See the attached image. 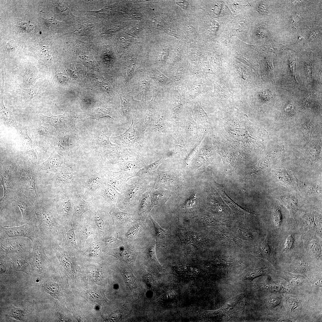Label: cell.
I'll return each instance as SVG.
<instances>
[{
	"mask_svg": "<svg viewBox=\"0 0 322 322\" xmlns=\"http://www.w3.org/2000/svg\"><path fill=\"white\" fill-rule=\"evenodd\" d=\"M63 231L65 232L64 234V241L66 245L68 244L74 249H77L75 234L72 227L69 228L66 231L64 229Z\"/></svg>",
	"mask_w": 322,
	"mask_h": 322,
	"instance_id": "cell-33",
	"label": "cell"
},
{
	"mask_svg": "<svg viewBox=\"0 0 322 322\" xmlns=\"http://www.w3.org/2000/svg\"><path fill=\"white\" fill-rule=\"evenodd\" d=\"M23 237L34 241L40 237L37 219L21 226L11 227L0 226V239L10 237Z\"/></svg>",
	"mask_w": 322,
	"mask_h": 322,
	"instance_id": "cell-7",
	"label": "cell"
},
{
	"mask_svg": "<svg viewBox=\"0 0 322 322\" xmlns=\"http://www.w3.org/2000/svg\"><path fill=\"white\" fill-rule=\"evenodd\" d=\"M138 214L140 216H145L153 207L147 191L140 197L138 204Z\"/></svg>",
	"mask_w": 322,
	"mask_h": 322,
	"instance_id": "cell-22",
	"label": "cell"
},
{
	"mask_svg": "<svg viewBox=\"0 0 322 322\" xmlns=\"http://www.w3.org/2000/svg\"><path fill=\"white\" fill-rule=\"evenodd\" d=\"M110 114L109 109L103 107H99L91 112L87 119H94L98 120L100 118L104 117H109L113 119L111 117Z\"/></svg>",
	"mask_w": 322,
	"mask_h": 322,
	"instance_id": "cell-30",
	"label": "cell"
},
{
	"mask_svg": "<svg viewBox=\"0 0 322 322\" xmlns=\"http://www.w3.org/2000/svg\"><path fill=\"white\" fill-rule=\"evenodd\" d=\"M113 138L116 143L123 147H130L133 145L138 140V134L134 129L133 120L131 126L125 132Z\"/></svg>",
	"mask_w": 322,
	"mask_h": 322,
	"instance_id": "cell-18",
	"label": "cell"
},
{
	"mask_svg": "<svg viewBox=\"0 0 322 322\" xmlns=\"http://www.w3.org/2000/svg\"><path fill=\"white\" fill-rule=\"evenodd\" d=\"M121 101V114L127 119H129L133 112V104L135 100L130 94L118 91Z\"/></svg>",
	"mask_w": 322,
	"mask_h": 322,
	"instance_id": "cell-20",
	"label": "cell"
},
{
	"mask_svg": "<svg viewBox=\"0 0 322 322\" xmlns=\"http://www.w3.org/2000/svg\"><path fill=\"white\" fill-rule=\"evenodd\" d=\"M0 116L4 121L16 128L14 117L11 112L5 106L2 98L0 100Z\"/></svg>",
	"mask_w": 322,
	"mask_h": 322,
	"instance_id": "cell-28",
	"label": "cell"
},
{
	"mask_svg": "<svg viewBox=\"0 0 322 322\" xmlns=\"http://www.w3.org/2000/svg\"><path fill=\"white\" fill-rule=\"evenodd\" d=\"M92 216L94 221L97 227L100 230L105 229V224L103 218L98 211H93Z\"/></svg>",
	"mask_w": 322,
	"mask_h": 322,
	"instance_id": "cell-38",
	"label": "cell"
},
{
	"mask_svg": "<svg viewBox=\"0 0 322 322\" xmlns=\"http://www.w3.org/2000/svg\"><path fill=\"white\" fill-rule=\"evenodd\" d=\"M140 227L138 225H135L130 228L126 234V236L128 238L134 236L138 232Z\"/></svg>",
	"mask_w": 322,
	"mask_h": 322,
	"instance_id": "cell-47",
	"label": "cell"
},
{
	"mask_svg": "<svg viewBox=\"0 0 322 322\" xmlns=\"http://www.w3.org/2000/svg\"><path fill=\"white\" fill-rule=\"evenodd\" d=\"M295 44L287 45L280 44L275 45L273 48L275 50V54L280 51L284 49H289L295 52Z\"/></svg>",
	"mask_w": 322,
	"mask_h": 322,
	"instance_id": "cell-43",
	"label": "cell"
},
{
	"mask_svg": "<svg viewBox=\"0 0 322 322\" xmlns=\"http://www.w3.org/2000/svg\"><path fill=\"white\" fill-rule=\"evenodd\" d=\"M151 77L160 86L166 85L172 82L161 73L157 70H153L150 73Z\"/></svg>",
	"mask_w": 322,
	"mask_h": 322,
	"instance_id": "cell-34",
	"label": "cell"
},
{
	"mask_svg": "<svg viewBox=\"0 0 322 322\" xmlns=\"http://www.w3.org/2000/svg\"><path fill=\"white\" fill-rule=\"evenodd\" d=\"M116 238L114 236H111L106 238L105 241L107 243H111L116 241Z\"/></svg>",
	"mask_w": 322,
	"mask_h": 322,
	"instance_id": "cell-54",
	"label": "cell"
},
{
	"mask_svg": "<svg viewBox=\"0 0 322 322\" xmlns=\"http://www.w3.org/2000/svg\"><path fill=\"white\" fill-rule=\"evenodd\" d=\"M41 89L39 85H36L32 87L23 89L21 94V100L23 106H25L39 93Z\"/></svg>",
	"mask_w": 322,
	"mask_h": 322,
	"instance_id": "cell-25",
	"label": "cell"
},
{
	"mask_svg": "<svg viewBox=\"0 0 322 322\" xmlns=\"http://www.w3.org/2000/svg\"><path fill=\"white\" fill-rule=\"evenodd\" d=\"M273 217L275 225L277 227H280L282 223L283 217L279 208L275 209Z\"/></svg>",
	"mask_w": 322,
	"mask_h": 322,
	"instance_id": "cell-41",
	"label": "cell"
},
{
	"mask_svg": "<svg viewBox=\"0 0 322 322\" xmlns=\"http://www.w3.org/2000/svg\"><path fill=\"white\" fill-rule=\"evenodd\" d=\"M150 181L147 178L139 177L133 184H127L122 192L119 193L117 205L125 209L137 205L142 195L151 187L149 185Z\"/></svg>",
	"mask_w": 322,
	"mask_h": 322,
	"instance_id": "cell-5",
	"label": "cell"
},
{
	"mask_svg": "<svg viewBox=\"0 0 322 322\" xmlns=\"http://www.w3.org/2000/svg\"><path fill=\"white\" fill-rule=\"evenodd\" d=\"M304 1H292V4L294 6H296L300 4L303 3L304 2Z\"/></svg>",
	"mask_w": 322,
	"mask_h": 322,
	"instance_id": "cell-56",
	"label": "cell"
},
{
	"mask_svg": "<svg viewBox=\"0 0 322 322\" xmlns=\"http://www.w3.org/2000/svg\"><path fill=\"white\" fill-rule=\"evenodd\" d=\"M106 168L98 167L93 170L81 171L76 189L86 201H92L99 196L104 184L106 183Z\"/></svg>",
	"mask_w": 322,
	"mask_h": 322,
	"instance_id": "cell-4",
	"label": "cell"
},
{
	"mask_svg": "<svg viewBox=\"0 0 322 322\" xmlns=\"http://www.w3.org/2000/svg\"><path fill=\"white\" fill-rule=\"evenodd\" d=\"M305 127H304V135H306V139H308V138H309V136H310L311 134L312 131V129H313V126H306Z\"/></svg>",
	"mask_w": 322,
	"mask_h": 322,
	"instance_id": "cell-51",
	"label": "cell"
},
{
	"mask_svg": "<svg viewBox=\"0 0 322 322\" xmlns=\"http://www.w3.org/2000/svg\"><path fill=\"white\" fill-rule=\"evenodd\" d=\"M93 230L92 227L89 223H86L83 225L80 230V237L81 244H84L88 237L92 234Z\"/></svg>",
	"mask_w": 322,
	"mask_h": 322,
	"instance_id": "cell-36",
	"label": "cell"
},
{
	"mask_svg": "<svg viewBox=\"0 0 322 322\" xmlns=\"http://www.w3.org/2000/svg\"><path fill=\"white\" fill-rule=\"evenodd\" d=\"M249 47L258 51L270 52H273L275 54V49L271 46L268 45L257 46L249 45Z\"/></svg>",
	"mask_w": 322,
	"mask_h": 322,
	"instance_id": "cell-42",
	"label": "cell"
},
{
	"mask_svg": "<svg viewBox=\"0 0 322 322\" xmlns=\"http://www.w3.org/2000/svg\"><path fill=\"white\" fill-rule=\"evenodd\" d=\"M109 214L114 222L124 223L131 222L133 219L131 214L121 211L115 207L112 209Z\"/></svg>",
	"mask_w": 322,
	"mask_h": 322,
	"instance_id": "cell-26",
	"label": "cell"
},
{
	"mask_svg": "<svg viewBox=\"0 0 322 322\" xmlns=\"http://www.w3.org/2000/svg\"><path fill=\"white\" fill-rule=\"evenodd\" d=\"M19 160L17 163L21 176V193L35 204L40 197L36 188L35 169L30 166L24 160Z\"/></svg>",
	"mask_w": 322,
	"mask_h": 322,
	"instance_id": "cell-6",
	"label": "cell"
},
{
	"mask_svg": "<svg viewBox=\"0 0 322 322\" xmlns=\"http://www.w3.org/2000/svg\"><path fill=\"white\" fill-rule=\"evenodd\" d=\"M10 314L11 316L13 318L19 321H22L24 318L25 312L21 309L13 306L10 309Z\"/></svg>",
	"mask_w": 322,
	"mask_h": 322,
	"instance_id": "cell-37",
	"label": "cell"
},
{
	"mask_svg": "<svg viewBox=\"0 0 322 322\" xmlns=\"http://www.w3.org/2000/svg\"><path fill=\"white\" fill-rule=\"evenodd\" d=\"M71 191H59L53 197L56 210L63 224H66L72 218Z\"/></svg>",
	"mask_w": 322,
	"mask_h": 322,
	"instance_id": "cell-8",
	"label": "cell"
},
{
	"mask_svg": "<svg viewBox=\"0 0 322 322\" xmlns=\"http://www.w3.org/2000/svg\"><path fill=\"white\" fill-rule=\"evenodd\" d=\"M245 295L242 294L228 300L220 310L222 319L227 321L231 318L241 316L246 303Z\"/></svg>",
	"mask_w": 322,
	"mask_h": 322,
	"instance_id": "cell-11",
	"label": "cell"
},
{
	"mask_svg": "<svg viewBox=\"0 0 322 322\" xmlns=\"http://www.w3.org/2000/svg\"><path fill=\"white\" fill-rule=\"evenodd\" d=\"M37 116L44 122L51 125L58 130L69 132L75 130L76 129L75 122L66 113L56 116L51 114L50 117L43 114Z\"/></svg>",
	"mask_w": 322,
	"mask_h": 322,
	"instance_id": "cell-12",
	"label": "cell"
},
{
	"mask_svg": "<svg viewBox=\"0 0 322 322\" xmlns=\"http://www.w3.org/2000/svg\"><path fill=\"white\" fill-rule=\"evenodd\" d=\"M147 191L153 207L155 205L162 206L171 195L169 191L162 187L152 188L151 187Z\"/></svg>",
	"mask_w": 322,
	"mask_h": 322,
	"instance_id": "cell-19",
	"label": "cell"
},
{
	"mask_svg": "<svg viewBox=\"0 0 322 322\" xmlns=\"http://www.w3.org/2000/svg\"><path fill=\"white\" fill-rule=\"evenodd\" d=\"M100 247L97 242L93 243L87 250L86 253L89 256H97L101 253Z\"/></svg>",
	"mask_w": 322,
	"mask_h": 322,
	"instance_id": "cell-39",
	"label": "cell"
},
{
	"mask_svg": "<svg viewBox=\"0 0 322 322\" xmlns=\"http://www.w3.org/2000/svg\"><path fill=\"white\" fill-rule=\"evenodd\" d=\"M55 151L44 162L37 166L36 174L55 173L64 162V158Z\"/></svg>",
	"mask_w": 322,
	"mask_h": 322,
	"instance_id": "cell-14",
	"label": "cell"
},
{
	"mask_svg": "<svg viewBox=\"0 0 322 322\" xmlns=\"http://www.w3.org/2000/svg\"><path fill=\"white\" fill-rule=\"evenodd\" d=\"M1 185L4 194L0 199V214L11 203L15 202L21 192V176L19 166L11 161H6L1 165Z\"/></svg>",
	"mask_w": 322,
	"mask_h": 322,
	"instance_id": "cell-2",
	"label": "cell"
},
{
	"mask_svg": "<svg viewBox=\"0 0 322 322\" xmlns=\"http://www.w3.org/2000/svg\"><path fill=\"white\" fill-rule=\"evenodd\" d=\"M71 194L73 208L72 218L76 220H80L85 212L90 209L91 202L84 200L76 189L72 191Z\"/></svg>",
	"mask_w": 322,
	"mask_h": 322,
	"instance_id": "cell-15",
	"label": "cell"
},
{
	"mask_svg": "<svg viewBox=\"0 0 322 322\" xmlns=\"http://www.w3.org/2000/svg\"><path fill=\"white\" fill-rule=\"evenodd\" d=\"M0 254L5 255L9 253L31 252L33 245L30 239L23 237L0 239Z\"/></svg>",
	"mask_w": 322,
	"mask_h": 322,
	"instance_id": "cell-9",
	"label": "cell"
},
{
	"mask_svg": "<svg viewBox=\"0 0 322 322\" xmlns=\"http://www.w3.org/2000/svg\"><path fill=\"white\" fill-rule=\"evenodd\" d=\"M38 132L41 135L46 136L49 135L50 132L49 129L46 127L40 126L38 129Z\"/></svg>",
	"mask_w": 322,
	"mask_h": 322,
	"instance_id": "cell-49",
	"label": "cell"
},
{
	"mask_svg": "<svg viewBox=\"0 0 322 322\" xmlns=\"http://www.w3.org/2000/svg\"><path fill=\"white\" fill-rule=\"evenodd\" d=\"M106 171L107 176L106 183L112 186L118 193H121L129 179V177L121 171L113 172L106 168Z\"/></svg>",
	"mask_w": 322,
	"mask_h": 322,
	"instance_id": "cell-17",
	"label": "cell"
},
{
	"mask_svg": "<svg viewBox=\"0 0 322 322\" xmlns=\"http://www.w3.org/2000/svg\"><path fill=\"white\" fill-rule=\"evenodd\" d=\"M15 202L18 207L22 214L21 224H24L36 219L35 204L21 193Z\"/></svg>",
	"mask_w": 322,
	"mask_h": 322,
	"instance_id": "cell-13",
	"label": "cell"
},
{
	"mask_svg": "<svg viewBox=\"0 0 322 322\" xmlns=\"http://www.w3.org/2000/svg\"><path fill=\"white\" fill-rule=\"evenodd\" d=\"M30 252H23L9 253V258L14 269L27 273L31 270L30 254Z\"/></svg>",
	"mask_w": 322,
	"mask_h": 322,
	"instance_id": "cell-16",
	"label": "cell"
},
{
	"mask_svg": "<svg viewBox=\"0 0 322 322\" xmlns=\"http://www.w3.org/2000/svg\"><path fill=\"white\" fill-rule=\"evenodd\" d=\"M37 73L34 69L27 68L22 76L24 86L29 87L33 85L38 78Z\"/></svg>",
	"mask_w": 322,
	"mask_h": 322,
	"instance_id": "cell-31",
	"label": "cell"
},
{
	"mask_svg": "<svg viewBox=\"0 0 322 322\" xmlns=\"http://www.w3.org/2000/svg\"><path fill=\"white\" fill-rule=\"evenodd\" d=\"M295 61H292L290 62L289 65V72L290 76L292 78V79L295 83H297L296 81L295 76Z\"/></svg>",
	"mask_w": 322,
	"mask_h": 322,
	"instance_id": "cell-44",
	"label": "cell"
},
{
	"mask_svg": "<svg viewBox=\"0 0 322 322\" xmlns=\"http://www.w3.org/2000/svg\"><path fill=\"white\" fill-rule=\"evenodd\" d=\"M300 18L299 15L297 14L291 19L290 24L294 28H296V25L299 21Z\"/></svg>",
	"mask_w": 322,
	"mask_h": 322,
	"instance_id": "cell-52",
	"label": "cell"
},
{
	"mask_svg": "<svg viewBox=\"0 0 322 322\" xmlns=\"http://www.w3.org/2000/svg\"><path fill=\"white\" fill-rule=\"evenodd\" d=\"M63 164L55 173L45 174L36 181V182H42L49 186L53 196L60 190L76 189L78 184L81 171L77 170L74 165Z\"/></svg>",
	"mask_w": 322,
	"mask_h": 322,
	"instance_id": "cell-3",
	"label": "cell"
},
{
	"mask_svg": "<svg viewBox=\"0 0 322 322\" xmlns=\"http://www.w3.org/2000/svg\"><path fill=\"white\" fill-rule=\"evenodd\" d=\"M136 82L137 89L142 96L143 101L145 102L149 91L150 83L145 80L144 73L143 72H139L137 74Z\"/></svg>",
	"mask_w": 322,
	"mask_h": 322,
	"instance_id": "cell-23",
	"label": "cell"
},
{
	"mask_svg": "<svg viewBox=\"0 0 322 322\" xmlns=\"http://www.w3.org/2000/svg\"><path fill=\"white\" fill-rule=\"evenodd\" d=\"M316 239L312 240L310 243V248L313 252L315 253L321 252V248L319 243Z\"/></svg>",
	"mask_w": 322,
	"mask_h": 322,
	"instance_id": "cell-45",
	"label": "cell"
},
{
	"mask_svg": "<svg viewBox=\"0 0 322 322\" xmlns=\"http://www.w3.org/2000/svg\"><path fill=\"white\" fill-rule=\"evenodd\" d=\"M261 275L262 273L261 272H260L258 270L255 271L250 272L247 273L246 275V277L248 279H251Z\"/></svg>",
	"mask_w": 322,
	"mask_h": 322,
	"instance_id": "cell-48",
	"label": "cell"
},
{
	"mask_svg": "<svg viewBox=\"0 0 322 322\" xmlns=\"http://www.w3.org/2000/svg\"><path fill=\"white\" fill-rule=\"evenodd\" d=\"M44 244L40 237L35 239L30 254L31 270L38 273L44 272L49 265V259L44 250Z\"/></svg>",
	"mask_w": 322,
	"mask_h": 322,
	"instance_id": "cell-10",
	"label": "cell"
},
{
	"mask_svg": "<svg viewBox=\"0 0 322 322\" xmlns=\"http://www.w3.org/2000/svg\"><path fill=\"white\" fill-rule=\"evenodd\" d=\"M119 193L109 184L105 183L99 194V196H102L104 200L112 205L117 204Z\"/></svg>",
	"mask_w": 322,
	"mask_h": 322,
	"instance_id": "cell-21",
	"label": "cell"
},
{
	"mask_svg": "<svg viewBox=\"0 0 322 322\" xmlns=\"http://www.w3.org/2000/svg\"><path fill=\"white\" fill-rule=\"evenodd\" d=\"M280 300L278 298H271L269 299L268 303L274 306L278 304L280 302Z\"/></svg>",
	"mask_w": 322,
	"mask_h": 322,
	"instance_id": "cell-53",
	"label": "cell"
},
{
	"mask_svg": "<svg viewBox=\"0 0 322 322\" xmlns=\"http://www.w3.org/2000/svg\"><path fill=\"white\" fill-rule=\"evenodd\" d=\"M319 33V32L318 31H315L313 32L312 33L310 36V40L311 41L313 40L315 38H316L317 36Z\"/></svg>",
	"mask_w": 322,
	"mask_h": 322,
	"instance_id": "cell-55",
	"label": "cell"
},
{
	"mask_svg": "<svg viewBox=\"0 0 322 322\" xmlns=\"http://www.w3.org/2000/svg\"><path fill=\"white\" fill-rule=\"evenodd\" d=\"M40 237L45 244H54L55 238L64 230L56 210L53 198L40 196L35 203Z\"/></svg>",
	"mask_w": 322,
	"mask_h": 322,
	"instance_id": "cell-1",
	"label": "cell"
},
{
	"mask_svg": "<svg viewBox=\"0 0 322 322\" xmlns=\"http://www.w3.org/2000/svg\"><path fill=\"white\" fill-rule=\"evenodd\" d=\"M45 23L47 26L50 27V28H52V27H54V26H55L57 25L58 23V22L53 17H52L50 19L46 20Z\"/></svg>",
	"mask_w": 322,
	"mask_h": 322,
	"instance_id": "cell-50",
	"label": "cell"
},
{
	"mask_svg": "<svg viewBox=\"0 0 322 322\" xmlns=\"http://www.w3.org/2000/svg\"><path fill=\"white\" fill-rule=\"evenodd\" d=\"M70 136L69 135L59 137L56 141L57 148V151L63 157H66L69 154V139Z\"/></svg>",
	"mask_w": 322,
	"mask_h": 322,
	"instance_id": "cell-27",
	"label": "cell"
},
{
	"mask_svg": "<svg viewBox=\"0 0 322 322\" xmlns=\"http://www.w3.org/2000/svg\"><path fill=\"white\" fill-rule=\"evenodd\" d=\"M295 239L292 234L289 235L286 238L284 245V249L289 251L292 249L294 246Z\"/></svg>",
	"mask_w": 322,
	"mask_h": 322,
	"instance_id": "cell-40",
	"label": "cell"
},
{
	"mask_svg": "<svg viewBox=\"0 0 322 322\" xmlns=\"http://www.w3.org/2000/svg\"><path fill=\"white\" fill-rule=\"evenodd\" d=\"M149 217L154 226L156 240L157 241L165 239L168 235L167 231L161 227L150 215Z\"/></svg>",
	"mask_w": 322,
	"mask_h": 322,
	"instance_id": "cell-35",
	"label": "cell"
},
{
	"mask_svg": "<svg viewBox=\"0 0 322 322\" xmlns=\"http://www.w3.org/2000/svg\"><path fill=\"white\" fill-rule=\"evenodd\" d=\"M163 160V158L160 159L154 162L141 168L138 171L136 177L147 178L151 181L152 180V177L157 171V167Z\"/></svg>",
	"mask_w": 322,
	"mask_h": 322,
	"instance_id": "cell-24",
	"label": "cell"
},
{
	"mask_svg": "<svg viewBox=\"0 0 322 322\" xmlns=\"http://www.w3.org/2000/svg\"><path fill=\"white\" fill-rule=\"evenodd\" d=\"M46 291L54 298L59 299L60 296L61 289L59 286L56 282L51 281H47L43 284Z\"/></svg>",
	"mask_w": 322,
	"mask_h": 322,
	"instance_id": "cell-32",
	"label": "cell"
},
{
	"mask_svg": "<svg viewBox=\"0 0 322 322\" xmlns=\"http://www.w3.org/2000/svg\"><path fill=\"white\" fill-rule=\"evenodd\" d=\"M305 72L307 77L310 80L312 78V69L310 63L307 61L305 63Z\"/></svg>",
	"mask_w": 322,
	"mask_h": 322,
	"instance_id": "cell-46",
	"label": "cell"
},
{
	"mask_svg": "<svg viewBox=\"0 0 322 322\" xmlns=\"http://www.w3.org/2000/svg\"><path fill=\"white\" fill-rule=\"evenodd\" d=\"M109 135L105 132L99 133L95 137V144L97 147L101 148H111L115 145L109 140Z\"/></svg>",
	"mask_w": 322,
	"mask_h": 322,
	"instance_id": "cell-29",
	"label": "cell"
}]
</instances>
